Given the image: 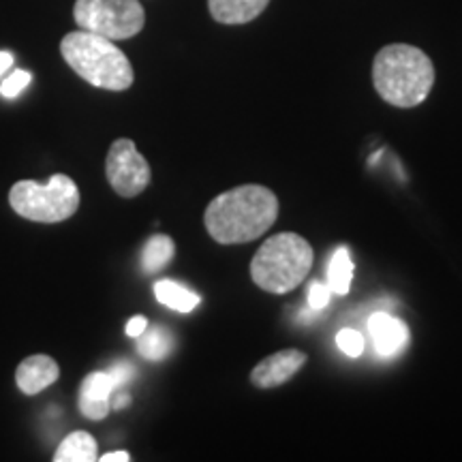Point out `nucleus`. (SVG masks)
<instances>
[{"label":"nucleus","mask_w":462,"mask_h":462,"mask_svg":"<svg viewBox=\"0 0 462 462\" xmlns=\"http://www.w3.org/2000/svg\"><path fill=\"white\" fill-rule=\"evenodd\" d=\"M279 218V198L262 184H242L208 204L204 223L218 245H246L268 231Z\"/></svg>","instance_id":"f257e3e1"},{"label":"nucleus","mask_w":462,"mask_h":462,"mask_svg":"<svg viewBox=\"0 0 462 462\" xmlns=\"http://www.w3.org/2000/svg\"><path fill=\"white\" fill-rule=\"evenodd\" d=\"M373 84L377 95L390 106L418 107L435 86V65L426 51L415 45H385L374 56Z\"/></svg>","instance_id":"f03ea898"},{"label":"nucleus","mask_w":462,"mask_h":462,"mask_svg":"<svg viewBox=\"0 0 462 462\" xmlns=\"http://www.w3.org/2000/svg\"><path fill=\"white\" fill-rule=\"evenodd\" d=\"M60 54L65 62L79 78L97 88L123 92L131 88L135 73L129 58L112 39L88 31H75L65 34L60 42Z\"/></svg>","instance_id":"7ed1b4c3"},{"label":"nucleus","mask_w":462,"mask_h":462,"mask_svg":"<svg viewBox=\"0 0 462 462\" xmlns=\"http://www.w3.org/2000/svg\"><path fill=\"white\" fill-rule=\"evenodd\" d=\"M315 253L310 242L302 236L276 234L262 245L251 262V279L268 293L293 291L313 268Z\"/></svg>","instance_id":"20e7f679"},{"label":"nucleus","mask_w":462,"mask_h":462,"mask_svg":"<svg viewBox=\"0 0 462 462\" xmlns=\"http://www.w3.org/2000/svg\"><path fill=\"white\" fill-rule=\"evenodd\" d=\"M15 215L34 223H60L71 218L79 208V189L65 173H56L48 184L20 180L9 193Z\"/></svg>","instance_id":"39448f33"},{"label":"nucleus","mask_w":462,"mask_h":462,"mask_svg":"<svg viewBox=\"0 0 462 462\" xmlns=\"http://www.w3.org/2000/svg\"><path fill=\"white\" fill-rule=\"evenodd\" d=\"M73 20L82 31L125 42L142 32L146 14L140 0H75Z\"/></svg>","instance_id":"423d86ee"},{"label":"nucleus","mask_w":462,"mask_h":462,"mask_svg":"<svg viewBox=\"0 0 462 462\" xmlns=\"http://www.w3.org/2000/svg\"><path fill=\"white\" fill-rule=\"evenodd\" d=\"M106 176L120 198L131 199L142 195L152 180L148 161L131 140H116L106 159Z\"/></svg>","instance_id":"0eeeda50"},{"label":"nucleus","mask_w":462,"mask_h":462,"mask_svg":"<svg viewBox=\"0 0 462 462\" xmlns=\"http://www.w3.org/2000/svg\"><path fill=\"white\" fill-rule=\"evenodd\" d=\"M306 360H309V356L300 349L276 351V354L268 356L253 368L251 383L259 390L279 388V385L287 383L289 379L296 377Z\"/></svg>","instance_id":"6e6552de"},{"label":"nucleus","mask_w":462,"mask_h":462,"mask_svg":"<svg viewBox=\"0 0 462 462\" xmlns=\"http://www.w3.org/2000/svg\"><path fill=\"white\" fill-rule=\"evenodd\" d=\"M58 377H60V368H58L54 357L45 354L26 357L15 371L17 388L24 392L26 396H34L50 388L51 383H56Z\"/></svg>","instance_id":"1a4fd4ad"},{"label":"nucleus","mask_w":462,"mask_h":462,"mask_svg":"<svg viewBox=\"0 0 462 462\" xmlns=\"http://www.w3.org/2000/svg\"><path fill=\"white\" fill-rule=\"evenodd\" d=\"M368 332H371L381 356H392L401 351L409 338V328L404 326V321L388 313H374L368 319Z\"/></svg>","instance_id":"9d476101"},{"label":"nucleus","mask_w":462,"mask_h":462,"mask_svg":"<svg viewBox=\"0 0 462 462\" xmlns=\"http://www.w3.org/2000/svg\"><path fill=\"white\" fill-rule=\"evenodd\" d=\"M270 5V0H208V9L218 24L238 26L248 24L259 17Z\"/></svg>","instance_id":"9b49d317"},{"label":"nucleus","mask_w":462,"mask_h":462,"mask_svg":"<svg viewBox=\"0 0 462 462\" xmlns=\"http://www.w3.org/2000/svg\"><path fill=\"white\" fill-rule=\"evenodd\" d=\"M99 460V448L95 437L88 432L78 430L65 437L54 454V462H95Z\"/></svg>","instance_id":"f8f14e48"},{"label":"nucleus","mask_w":462,"mask_h":462,"mask_svg":"<svg viewBox=\"0 0 462 462\" xmlns=\"http://www.w3.org/2000/svg\"><path fill=\"white\" fill-rule=\"evenodd\" d=\"M154 296L161 304L176 310V313H193V309H198L199 304L198 293L170 279L154 282Z\"/></svg>","instance_id":"ddd939ff"},{"label":"nucleus","mask_w":462,"mask_h":462,"mask_svg":"<svg viewBox=\"0 0 462 462\" xmlns=\"http://www.w3.org/2000/svg\"><path fill=\"white\" fill-rule=\"evenodd\" d=\"M173 349V337L165 326H148L137 337V354L150 362L165 360Z\"/></svg>","instance_id":"4468645a"},{"label":"nucleus","mask_w":462,"mask_h":462,"mask_svg":"<svg viewBox=\"0 0 462 462\" xmlns=\"http://www.w3.org/2000/svg\"><path fill=\"white\" fill-rule=\"evenodd\" d=\"M173 255H176V245H173L170 236L165 234L152 236V238L143 245L142 270L146 274L161 273V270L167 268V263L171 262Z\"/></svg>","instance_id":"2eb2a0df"},{"label":"nucleus","mask_w":462,"mask_h":462,"mask_svg":"<svg viewBox=\"0 0 462 462\" xmlns=\"http://www.w3.org/2000/svg\"><path fill=\"white\" fill-rule=\"evenodd\" d=\"M354 262H351L349 248L338 246L328 263V281H330V291L337 296H346L354 281Z\"/></svg>","instance_id":"dca6fc26"},{"label":"nucleus","mask_w":462,"mask_h":462,"mask_svg":"<svg viewBox=\"0 0 462 462\" xmlns=\"http://www.w3.org/2000/svg\"><path fill=\"white\" fill-rule=\"evenodd\" d=\"M116 383L114 377L107 371H97L90 373L88 377L82 381V390H79V396L84 398H99V401H109V396L114 394Z\"/></svg>","instance_id":"f3484780"},{"label":"nucleus","mask_w":462,"mask_h":462,"mask_svg":"<svg viewBox=\"0 0 462 462\" xmlns=\"http://www.w3.org/2000/svg\"><path fill=\"white\" fill-rule=\"evenodd\" d=\"M32 75L28 71H22V69H17L9 75V78L3 79V84H0V95L7 97V99H15L17 95H20L22 90L28 88V84H31Z\"/></svg>","instance_id":"a211bd4d"},{"label":"nucleus","mask_w":462,"mask_h":462,"mask_svg":"<svg viewBox=\"0 0 462 462\" xmlns=\"http://www.w3.org/2000/svg\"><path fill=\"white\" fill-rule=\"evenodd\" d=\"M337 345L343 354H346L349 357H357L362 356L364 351V337L360 332L351 330V328H345V330H340L337 334Z\"/></svg>","instance_id":"6ab92c4d"},{"label":"nucleus","mask_w":462,"mask_h":462,"mask_svg":"<svg viewBox=\"0 0 462 462\" xmlns=\"http://www.w3.org/2000/svg\"><path fill=\"white\" fill-rule=\"evenodd\" d=\"M109 409H112L109 401H99V398L79 396V411H82V415H86L88 420L99 421L103 418H107Z\"/></svg>","instance_id":"aec40b11"},{"label":"nucleus","mask_w":462,"mask_h":462,"mask_svg":"<svg viewBox=\"0 0 462 462\" xmlns=\"http://www.w3.org/2000/svg\"><path fill=\"white\" fill-rule=\"evenodd\" d=\"M330 287L323 285V282H313L309 289V306L313 310H323L330 304Z\"/></svg>","instance_id":"412c9836"},{"label":"nucleus","mask_w":462,"mask_h":462,"mask_svg":"<svg viewBox=\"0 0 462 462\" xmlns=\"http://www.w3.org/2000/svg\"><path fill=\"white\" fill-rule=\"evenodd\" d=\"M107 373L114 377L116 390L125 388V385H129L131 381H133V377H135V368H133V364H129V362H118V364H114V366L109 368Z\"/></svg>","instance_id":"4be33fe9"},{"label":"nucleus","mask_w":462,"mask_h":462,"mask_svg":"<svg viewBox=\"0 0 462 462\" xmlns=\"http://www.w3.org/2000/svg\"><path fill=\"white\" fill-rule=\"evenodd\" d=\"M146 328H148L146 317L135 315V317H131L129 323H126V334H129L131 338H137L143 330H146Z\"/></svg>","instance_id":"5701e85b"},{"label":"nucleus","mask_w":462,"mask_h":462,"mask_svg":"<svg viewBox=\"0 0 462 462\" xmlns=\"http://www.w3.org/2000/svg\"><path fill=\"white\" fill-rule=\"evenodd\" d=\"M101 462H129L131 454L129 452H109L99 456Z\"/></svg>","instance_id":"b1692460"},{"label":"nucleus","mask_w":462,"mask_h":462,"mask_svg":"<svg viewBox=\"0 0 462 462\" xmlns=\"http://www.w3.org/2000/svg\"><path fill=\"white\" fill-rule=\"evenodd\" d=\"M11 67H14V54H9V51H0V78H3Z\"/></svg>","instance_id":"393cba45"},{"label":"nucleus","mask_w":462,"mask_h":462,"mask_svg":"<svg viewBox=\"0 0 462 462\" xmlns=\"http://www.w3.org/2000/svg\"><path fill=\"white\" fill-rule=\"evenodd\" d=\"M129 402H131V396L129 394H118V396H116V401H114L112 407L118 409V411H120V409L129 407Z\"/></svg>","instance_id":"a878e982"}]
</instances>
